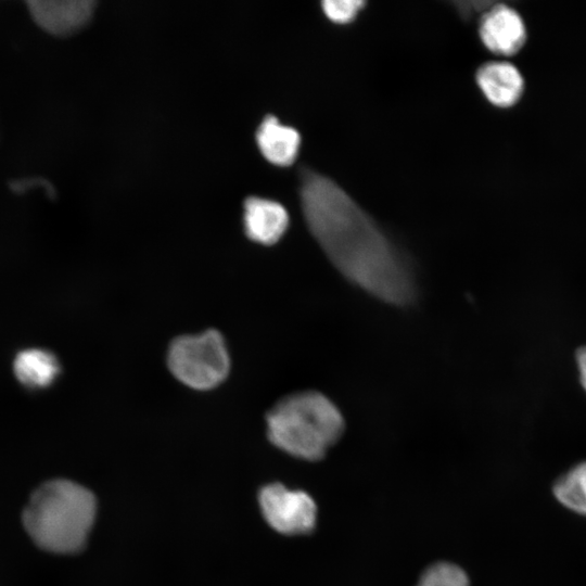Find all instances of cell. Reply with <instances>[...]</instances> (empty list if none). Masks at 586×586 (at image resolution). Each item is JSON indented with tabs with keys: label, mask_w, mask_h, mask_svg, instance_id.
I'll return each mask as SVG.
<instances>
[{
	"label": "cell",
	"mask_w": 586,
	"mask_h": 586,
	"mask_svg": "<svg viewBox=\"0 0 586 586\" xmlns=\"http://www.w3.org/2000/svg\"><path fill=\"white\" fill-rule=\"evenodd\" d=\"M306 224L334 267L369 294L397 306L410 304V269L373 219L334 181L311 170L301 175Z\"/></svg>",
	"instance_id": "6da1fadb"
},
{
	"label": "cell",
	"mask_w": 586,
	"mask_h": 586,
	"mask_svg": "<svg viewBox=\"0 0 586 586\" xmlns=\"http://www.w3.org/2000/svg\"><path fill=\"white\" fill-rule=\"evenodd\" d=\"M95 511L91 492L71 481L54 480L31 495L23 513V523L40 548L71 553L84 547Z\"/></svg>",
	"instance_id": "7a4b0ae2"
},
{
	"label": "cell",
	"mask_w": 586,
	"mask_h": 586,
	"mask_svg": "<svg viewBox=\"0 0 586 586\" xmlns=\"http://www.w3.org/2000/svg\"><path fill=\"white\" fill-rule=\"evenodd\" d=\"M269 441L305 460L321 459L344 432V419L323 394L302 391L279 399L266 415Z\"/></svg>",
	"instance_id": "3957f363"
},
{
	"label": "cell",
	"mask_w": 586,
	"mask_h": 586,
	"mask_svg": "<svg viewBox=\"0 0 586 586\" xmlns=\"http://www.w3.org/2000/svg\"><path fill=\"white\" fill-rule=\"evenodd\" d=\"M166 361L179 382L196 391L218 386L230 371L225 339L215 329L175 337L168 346Z\"/></svg>",
	"instance_id": "277c9868"
},
{
	"label": "cell",
	"mask_w": 586,
	"mask_h": 586,
	"mask_svg": "<svg viewBox=\"0 0 586 586\" xmlns=\"http://www.w3.org/2000/svg\"><path fill=\"white\" fill-rule=\"evenodd\" d=\"M259 506L268 524L279 533L297 535L310 532L316 523L317 507L302 491L270 484L259 493Z\"/></svg>",
	"instance_id": "5b68a950"
},
{
	"label": "cell",
	"mask_w": 586,
	"mask_h": 586,
	"mask_svg": "<svg viewBox=\"0 0 586 586\" xmlns=\"http://www.w3.org/2000/svg\"><path fill=\"white\" fill-rule=\"evenodd\" d=\"M95 2L92 0H31L27 8L35 23L44 31L71 36L84 28L91 20Z\"/></svg>",
	"instance_id": "8992f818"
},
{
	"label": "cell",
	"mask_w": 586,
	"mask_h": 586,
	"mask_svg": "<svg viewBox=\"0 0 586 586\" xmlns=\"http://www.w3.org/2000/svg\"><path fill=\"white\" fill-rule=\"evenodd\" d=\"M480 37L494 53L511 55L524 44V23L517 11L506 4H494L480 21Z\"/></svg>",
	"instance_id": "52a82bcc"
},
{
	"label": "cell",
	"mask_w": 586,
	"mask_h": 586,
	"mask_svg": "<svg viewBox=\"0 0 586 586\" xmlns=\"http://www.w3.org/2000/svg\"><path fill=\"white\" fill-rule=\"evenodd\" d=\"M288 225V213L280 203L256 196L245 201L244 230L250 240L264 245L275 244Z\"/></svg>",
	"instance_id": "ba28073f"
},
{
	"label": "cell",
	"mask_w": 586,
	"mask_h": 586,
	"mask_svg": "<svg viewBox=\"0 0 586 586\" xmlns=\"http://www.w3.org/2000/svg\"><path fill=\"white\" fill-rule=\"evenodd\" d=\"M476 81L491 103L507 107L513 105L523 91V78L508 62H489L476 73Z\"/></svg>",
	"instance_id": "9c48e42d"
},
{
	"label": "cell",
	"mask_w": 586,
	"mask_h": 586,
	"mask_svg": "<svg viewBox=\"0 0 586 586\" xmlns=\"http://www.w3.org/2000/svg\"><path fill=\"white\" fill-rule=\"evenodd\" d=\"M256 140L269 162L288 166L296 158L301 137L294 128L281 125L276 117L268 116L259 126Z\"/></svg>",
	"instance_id": "30bf717a"
},
{
	"label": "cell",
	"mask_w": 586,
	"mask_h": 586,
	"mask_svg": "<svg viewBox=\"0 0 586 586\" xmlns=\"http://www.w3.org/2000/svg\"><path fill=\"white\" fill-rule=\"evenodd\" d=\"M13 368L17 380L33 388L50 385L60 372L55 356L39 348H29L18 353Z\"/></svg>",
	"instance_id": "8fae6325"
},
{
	"label": "cell",
	"mask_w": 586,
	"mask_h": 586,
	"mask_svg": "<svg viewBox=\"0 0 586 586\" xmlns=\"http://www.w3.org/2000/svg\"><path fill=\"white\" fill-rule=\"evenodd\" d=\"M553 495L568 509L586 515V461L574 466L556 481Z\"/></svg>",
	"instance_id": "7c38bea8"
},
{
	"label": "cell",
	"mask_w": 586,
	"mask_h": 586,
	"mask_svg": "<svg viewBox=\"0 0 586 586\" xmlns=\"http://www.w3.org/2000/svg\"><path fill=\"white\" fill-rule=\"evenodd\" d=\"M417 586H469V578L461 568L440 562L422 574Z\"/></svg>",
	"instance_id": "4fadbf2b"
},
{
	"label": "cell",
	"mask_w": 586,
	"mask_h": 586,
	"mask_svg": "<svg viewBox=\"0 0 586 586\" xmlns=\"http://www.w3.org/2000/svg\"><path fill=\"white\" fill-rule=\"evenodd\" d=\"M364 4L359 0H327L322 2V9L331 21L345 24L355 18Z\"/></svg>",
	"instance_id": "5bb4252c"
},
{
	"label": "cell",
	"mask_w": 586,
	"mask_h": 586,
	"mask_svg": "<svg viewBox=\"0 0 586 586\" xmlns=\"http://www.w3.org/2000/svg\"><path fill=\"white\" fill-rule=\"evenodd\" d=\"M575 358L579 371L581 384L586 391V346L577 349Z\"/></svg>",
	"instance_id": "9a60e30c"
}]
</instances>
